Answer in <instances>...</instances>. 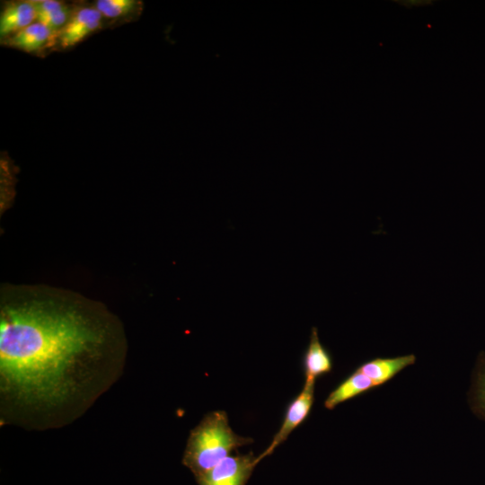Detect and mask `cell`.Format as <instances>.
Masks as SVG:
<instances>
[{
    "mask_svg": "<svg viewBox=\"0 0 485 485\" xmlns=\"http://www.w3.org/2000/svg\"><path fill=\"white\" fill-rule=\"evenodd\" d=\"M123 330L102 305L46 287H11L0 306L2 415L56 427L84 411L119 375Z\"/></svg>",
    "mask_w": 485,
    "mask_h": 485,
    "instance_id": "6da1fadb",
    "label": "cell"
},
{
    "mask_svg": "<svg viewBox=\"0 0 485 485\" xmlns=\"http://www.w3.org/2000/svg\"><path fill=\"white\" fill-rule=\"evenodd\" d=\"M139 4L135 0H98L95 8L102 16L118 18L133 13Z\"/></svg>",
    "mask_w": 485,
    "mask_h": 485,
    "instance_id": "8fae6325",
    "label": "cell"
},
{
    "mask_svg": "<svg viewBox=\"0 0 485 485\" xmlns=\"http://www.w3.org/2000/svg\"><path fill=\"white\" fill-rule=\"evenodd\" d=\"M416 357L413 354L399 356L395 357H376L363 363L357 370L372 380L375 386L383 384L405 367L415 363Z\"/></svg>",
    "mask_w": 485,
    "mask_h": 485,
    "instance_id": "52a82bcc",
    "label": "cell"
},
{
    "mask_svg": "<svg viewBox=\"0 0 485 485\" xmlns=\"http://www.w3.org/2000/svg\"><path fill=\"white\" fill-rule=\"evenodd\" d=\"M36 11L31 1L12 2L5 5L0 17V35H13L33 23Z\"/></svg>",
    "mask_w": 485,
    "mask_h": 485,
    "instance_id": "ba28073f",
    "label": "cell"
},
{
    "mask_svg": "<svg viewBox=\"0 0 485 485\" xmlns=\"http://www.w3.org/2000/svg\"><path fill=\"white\" fill-rule=\"evenodd\" d=\"M260 463L253 453L228 455L215 467L196 477L198 485H245Z\"/></svg>",
    "mask_w": 485,
    "mask_h": 485,
    "instance_id": "3957f363",
    "label": "cell"
},
{
    "mask_svg": "<svg viewBox=\"0 0 485 485\" xmlns=\"http://www.w3.org/2000/svg\"><path fill=\"white\" fill-rule=\"evenodd\" d=\"M71 15L69 8L64 4L57 9L36 14V20L48 27L54 34L63 30Z\"/></svg>",
    "mask_w": 485,
    "mask_h": 485,
    "instance_id": "7c38bea8",
    "label": "cell"
},
{
    "mask_svg": "<svg viewBox=\"0 0 485 485\" xmlns=\"http://www.w3.org/2000/svg\"><path fill=\"white\" fill-rule=\"evenodd\" d=\"M374 387L375 385L372 380L357 369L328 395L324 401V406L328 410H332L340 403L350 400Z\"/></svg>",
    "mask_w": 485,
    "mask_h": 485,
    "instance_id": "9c48e42d",
    "label": "cell"
},
{
    "mask_svg": "<svg viewBox=\"0 0 485 485\" xmlns=\"http://www.w3.org/2000/svg\"><path fill=\"white\" fill-rule=\"evenodd\" d=\"M305 382L315 383L316 379L332 369V357L321 343L316 327H313L309 344L303 356Z\"/></svg>",
    "mask_w": 485,
    "mask_h": 485,
    "instance_id": "8992f818",
    "label": "cell"
},
{
    "mask_svg": "<svg viewBox=\"0 0 485 485\" xmlns=\"http://www.w3.org/2000/svg\"><path fill=\"white\" fill-rule=\"evenodd\" d=\"M396 3H401V4L402 5H405L407 7H411V6H420V5H425V4H431L432 2L431 1H423V0H410V1H396Z\"/></svg>",
    "mask_w": 485,
    "mask_h": 485,
    "instance_id": "9a60e30c",
    "label": "cell"
},
{
    "mask_svg": "<svg viewBox=\"0 0 485 485\" xmlns=\"http://www.w3.org/2000/svg\"><path fill=\"white\" fill-rule=\"evenodd\" d=\"M31 3L35 8L36 14L47 13L64 5L62 2L56 0H37L31 1Z\"/></svg>",
    "mask_w": 485,
    "mask_h": 485,
    "instance_id": "5bb4252c",
    "label": "cell"
},
{
    "mask_svg": "<svg viewBox=\"0 0 485 485\" xmlns=\"http://www.w3.org/2000/svg\"><path fill=\"white\" fill-rule=\"evenodd\" d=\"M252 442L251 437L233 431L225 411L215 410L207 414L190 431L182 463L196 478L215 467L232 451Z\"/></svg>",
    "mask_w": 485,
    "mask_h": 485,
    "instance_id": "7a4b0ae2",
    "label": "cell"
},
{
    "mask_svg": "<svg viewBox=\"0 0 485 485\" xmlns=\"http://www.w3.org/2000/svg\"><path fill=\"white\" fill-rule=\"evenodd\" d=\"M474 401L476 408L485 416V363L481 367L475 382Z\"/></svg>",
    "mask_w": 485,
    "mask_h": 485,
    "instance_id": "4fadbf2b",
    "label": "cell"
},
{
    "mask_svg": "<svg viewBox=\"0 0 485 485\" xmlns=\"http://www.w3.org/2000/svg\"><path fill=\"white\" fill-rule=\"evenodd\" d=\"M101 17V13L92 7L82 8L74 13L59 32L61 47L69 48L82 41L100 27Z\"/></svg>",
    "mask_w": 485,
    "mask_h": 485,
    "instance_id": "5b68a950",
    "label": "cell"
},
{
    "mask_svg": "<svg viewBox=\"0 0 485 485\" xmlns=\"http://www.w3.org/2000/svg\"><path fill=\"white\" fill-rule=\"evenodd\" d=\"M51 31L40 22H33L9 39L11 46L27 52L40 50L53 39Z\"/></svg>",
    "mask_w": 485,
    "mask_h": 485,
    "instance_id": "30bf717a",
    "label": "cell"
},
{
    "mask_svg": "<svg viewBox=\"0 0 485 485\" xmlns=\"http://www.w3.org/2000/svg\"><path fill=\"white\" fill-rule=\"evenodd\" d=\"M314 384L315 383L304 382L302 391L290 401L278 431L273 436L269 446L258 455L260 462L271 454L308 417L314 401Z\"/></svg>",
    "mask_w": 485,
    "mask_h": 485,
    "instance_id": "277c9868",
    "label": "cell"
}]
</instances>
